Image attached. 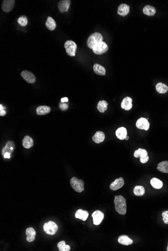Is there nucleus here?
<instances>
[{"label":"nucleus","mask_w":168,"mask_h":251,"mask_svg":"<svg viewBox=\"0 0 168 251\" xmlns=\"http://www.w3.org/2000/svg\"><path fill=\"white\" fill-rule=\"evenodd\" d=\"M115 209L117 213L124 215L126 213V199L122 195L115 196Z\"/></svg>","instance_id":"1"},{"label":"nucleus","mask_w":168,"mask_h":251,"mask_svg":"<svg viewBox=\"0 0 168 251\" xmlns=\"http://www.w3.org/2000/svg\"><path fill=\"white\" fill-rule=\"evenodd\" d=\"M103 36L100 33L95 32L89 37L87 40V44L89 48L92 49L95 45L103 41Z\"/></svg>","instance_id":"2"},{"label":"nucleus","mask_w":168,"mask_h":251,"mask_svg":"<svg viewBox=\"0 0 168 251\" xmlns=\"http://www.w3.org/2000/svg\"><path fill=\"white\" fill-rule=\"evenodd\" d=\"M70 184L76 192L80 193L85 190L84 181L82 180H79L77 177H72L70 180Z\"/></svg>","instance_id":"3"},{"label":"nucleus","mask_w":168,"mask_h":251,"mask_svg":"<svg viewBox=\"0 0 168 251\" xmlns=\"http://www.w3.org/2000/svg\"><path fill=\"white\" fill-rule=\"evenodd\" d=\"M66 53L69 56L74 57L76 55V51L77 46L76 43L72 40H68L64 44Z\"/></svg>","instance_id":"4"},{"label":"nucleus","mask_w":168,"mask_h":251,"mask_svg":"<svg viewBox=\"0 0 168 251\" xmlns=\"http://www.w3.org/2000/svg\"><path fill=\"white\" fill-rule=\"evenodd\" d=\"M43 228L44 232L48 235H54L58 231V226L54 222L49 221L44 224Z\"/></svg>","instance_id":"5"},{"label":"nucleus","mask_w":168,"mask_h":251,"mask_svg":"<svg viewBox=\"0 0 168 251\" xmlns=\"http://www.w3.org/2000/svg\"><path fill=\"white\" fill-rule=\"evenodd\" d=\"M134 156L135 158L140 157V161L142 164H146L149 160L147 151L145 149H138L134 153Z\"/></svg>","instance_id":"6"},{"label":"nucleus","mask_w":168,"mask_h":251,"mask_svg":"<svg viewBox=\"0 0 168 251\" xmlns=\"http://www.w3.org/2000/svg\"><path fill=\"white\" fill-rule=\"evenodd\" d=\"M92 50L93 52L96 54H102L107 51L108 50V46L106 43L102 41L95 45L93 48Z\"/></svg>","instance_id":"7"},{"label":"nucleus","mask_w":168,"mask_h":251,"mask_svg":"<svg viewBox=\"0 0 168 251\" xmlns=\"http://www.w3.org/2000/svg\"><path fill=\"white\" fill-rule=\"evenodd\" d=\"M21 76L24 80L29 83H34L36 81V77L33 73L27 70H24L21 73Z\"/></svg>","instance_id":"8"},{"label":"nucleus","mask_w":168,"mask_h":251,"mask_svg":"<svg viewBox=\"0 0 168 251\" xmlns=\"http://www.w3.org/2000/svg\"><path fill=\"white\" fill-rule=\"evenodd\" d=\"M136 127L138 129L147 131L150 128V123L147 119L140 118L136 122Z\"/></svg>","instance_id":"9"},{"label":"nucleus","mask_w":168,"mask_h":251,"mask_svg":"<svg viewBox=\"0 0 168 251\" xmlns=\"http://www.w3.org/2000/svg\"><path fill=\"white\" fill-rule=\"evenodd\" d=\"M14 0H4L2 4V9L3 12L8 13L13 10L15 5Z\"/></svg>","instance_id":"10"},{"label":"nucleus","mask_w":168,"mask_h":251,"mask_svg":"<svg viewBox=\"0 0 168 251\" xmlns=\"http://www.w3.org/2000/svg\"><path fill=\"white\" fill-rule=\"evenodd\" d=\"M93 218V223L95 225H99L103 220L104 215L103 213L100 210H96L92 214Z\"/></svg>","instance_id":"11"},{"label":"nucleus","mask_w":168,"mask_h":251,"mask_svg":"<svg viewBox=\"0 0 168 251\" xmlns=\"http://www.w3.org/2000/svg\"><path fill=\"white\" fill-rule=\"evenodd\" d=\"M124 180L122 177H119L118 179H116L114 182L112 183L110 186V188L114 191L120 189L124 186Z\"/></svg>","instance_id":"12"},{"label":"nucleus","mask_w":168,"mask_h":251,"mask_svg":"<svg viewBox=\"0 0 168 251\" xmlns=\"http://www.w3.org/2000/svg\"><path fill=\"white\" fill-rule=\"evenodd\" d=\"M70 4V0H61L58 4V8L61 13L66 12L69 10Z\"/></svg>","instance_id":"13"},{"label":"nucleus","mask_w":168,"mask_h":251,"mask_svg":"<svg viewBox=\"0 0 168 251\" xmlns=\"http://www.w3.org/2000/svg\"><path fill=\"white\" fill-rule=\"evenodd\" d=\"M132 99L130 97H126L123 99L121 103V108L125 110H130L132 107Z\"/></svg>","instance_id":"14"},{"label":"nucleus","mask_w":168,"mask_h":251,"mask_svg":"<svg viewBox=\"0 0 168 251\" xmlns=\"http://www.w3.org/2000/svg\"><path fill=\"white\" fill-rule=\"evenodd\" d=\"M15 148V145L14 142L13 141H8L6 143V146L2 149V156H4L5 153H10L12 154L13 152H14Z\"/></svg>","instance_id":"15"},{"label":"nucleus","mask_w":168,"mask_h":251,"mask_svg":"<svg viewBox=\"0 0 168 251\" xmlns=\"http://www.w3.org/2000/svg\"><path fill=\"white\" fill-rule=\"evenodd\" d=\"M130 6L127 5L126 4H121L119 6L117 10V13L119 15L121 16H126L128 15L130 12Z\"/></svg>","instance_id":"16"},{"label":"nucleus","mask_w":168,"mask_h":251,"mask_svg":"<svg viewBox=\"0 0 168 251\" xmlns=\"http://www.w3.org/2000/svg\"><path fill=\"white\" fill-rule=\"evenodd\" d=\"M26 240L28 242H32L34 240L36 236V232L33 228H28L26 230Z\"/></svg>","instance_id":"17"},{"label":"nucleus","mask_w":168,"mask_h":251,"mask_svg":"<svg viewBox=\"0 0 168 251\" xmlns=\"http://www.w3.org/2000/svg\"><path fill=\"white\" fill-rule=\"evenodd\" d=\"M105 137V134L102 131H98L93 137L92 140L96 143H100L103 142Z\"/></svg>","instance_id":"18"},{"label":"nucleus","mask_w":168,"mask_h":251,"mask_svg":"<svg viewBox=\"0 0 168 251\" xmlns=\"http://www.w3.org/2000/svg\"><path fill=\"white\" fill-rule=\"evenodd\" d=\"M116 136L120 140H124L126 137L127 130L125 127H121L118 128L115 132Z\"/></svg>","instance_id":"19"},{"label":"nucleus","mask_w":168,"mask_h":251,"mask_svg":"<svg viewBox=\"0 0 168 251\" xmlns=\"http://www.w3.org/2000/svg\"><path fill=\"white\" fill-rule=\"evenodd\" d=\"M118 241L120 244L125 245V246H128V245L132 244L133 243V240L132 239H130L126 235H121L119 237Z\"/></svg>","instance_id":"20"},{"label":"nucleus","mask_w":168,"mask_h":251,"mask_svg":"<svg viewBox=\"0 0 168 251\" xmlns=\"http://www.w3.org/2000/svg\"><path fill=\"white\" fill-rule=\"evenodd\" d=\"M34 141L32 138L28 135L25 136L22 141V145L25 149H29L33 146Z\"/></svg>","instance_id":"21"},{"label":"nucleus","mask_w":168,"mask_h":251,"mask_svg":"<svg viewBox=\"0 0 168 251\" xmlns=\"http://www.w3.org/2000/svg\"><path fill=\"white\" fill-rule=\"evenodd\" d=\"M89 216L88 212L86 210H82L81 209L78 210L75 214L76 218H79L83 221H85Z\"/></svg>","instance_id":"22"},{"label":"nucleus","mask_w":168,"mask_h":251,"mask_svg":"<svg viewBox=\"0 0 168 251\" xmlns=\"http://www.w3.org/2000/svg\"><path fill=\"white\" fill-rule=\"evenodd\" d=\"M93 70H94L95 73L97 75H100V76L105 75L106 70L103 66L101 65L100 64H97V63L94 64L93 66Z\"/></svg>","instance_id":"23"},{"label":"nucleus","mask_w":168,"mask_h":251,"mask_svg":"<svg viewBox=\"0 0 168 251\" xmlns=\"http://www.w3.org/2000/svg\"><path fill=\"white\" fill-rule=\"evenodd\" d=\"M50 112V108L48 106H40L36 109V114L38 115H43Z\"/></svg>","instance_id":"24"},{"label":"nucleus","mask_w":168,"mask_h":251,"mask_svg":"<svg viewBox=\"0 0 168 251\" xmlns=\"http://www.w3.org/2000/svg\"><path fill=\"white\" fill-rule=\"evenodd\" d=\"M143 14L149 16H153L156 14V9L152 6L146 5L143 8Z\"/></svg>","instance_id":"25"},{"label":"nucleus","mask_w":168,"mask_h":251,"mask_svg":"<svg viewBox=\"0 0 168 251\" xmlns=\"http://www.w3.org/2000/svg\"><path fill=\"white\" fill-rule=\"evenodd\" d=\"M46 26L48 30L54 31L57 27V24L53 18H51V17H48L46 23Z\"/></svg>","instance_id":"26"},{"label":"nucleus","mask_w":168,"mask_h":251,"mask_svg":"<svg viewBox=\"0 0 168 251\" xmlns=\"http://www.w3.org/2000/svg\"><path fill=\"white\" fill-rule=\"evenodd\" d=\"M158 170L163 173H168V161L160 162L157 167Z\"/></svg>","instance_id":"27"},{"label":"nucleus","mask_w":168,"mask_h":251,"mask_svg":"<svg viewBox=\"0 0 168 251\" xmlns=\"http://www.w3.org/2000/svg\"><path fill=\"white\" fill-rule=\"evenodd\" d=\"M156 88L158 92L160 94H164L168 91V86L161 82L156 84Z\"/></svg>","instance_id":"28"},{"label":"nucleus","mask_w":168,"mask_h":251,"mask_svg":"<svg viewBox=\"0 0 168 251\" xmlns=\"http://www.w3.org/2000/svg\"><path fill=\"white\" fill-rule=\"evenodd\" d=\"M150 184L154 188L156 189H160L163 187V182L156 177L153 178L150 180Z\"/></svg>","instance_id":"29"},{"label":"nucleus","mask_w":168,"mask_h":251,"mask_svg":"<svg viewBox=\"0 0 168 251\" xmlns=\"http://www.w3.org/2000/svg\"><path fill=\"white\" fill-rule=\"evenodd\" d=\"M108 103L105 100H102L98 102L97 109L101 113H104L107 110Z\"/></svg>","instance_id":"30"},{"label":"nucleus","mask_w":168,"mask_h":251,"mask_svg":"<svg viewBox=\"0 0 168 251\" xmlns=\"http://www.w3.org/2000/svg\"><path fill=\"white\" fill-rule=\"evenodd\" d=\"M134 193L137 196H142L145 193V189L143 187L137 186L134 189Z\"/></svg>","instance_id":"31"},{"label":"nucleus","mask_w":168,"mask_h":251,"mask_svg":"<svg viewBox=\"0 0 168 251\" xmlns=\"http://www.w3.org/2000/svg\"><path fill=\"white\" fill-rule=\"evenodd\" d=\"M58 247L59 251H69L70 249V247L66 244V242L64 241H59L58 244Z\"/></svg>","instance_id":"32"},{"label":"nucleus","mask_w":168,"mask_h":251,"mask_svg":"<svg viewBox=\"0 0 168 251\" xmlns=\"http://www.w3.org/2000/svg\"><path fill=\"white\" fill-rule=\"evenodd\" d=\"M17 22L20 26H22V27H25V26L27 25V18L25 16H21L19 18H18Z\"/></svg>","instance_id":"33"},{"label":"nucleus","mask_w":168,"mask_h":251,"mask_svg":"<svg viewBox=\"0 0 168 251\" xmlns=\"http://www.w3.org/2000/svg\"><path fill=\"white\" fill-rule=\"evenodd\" d=\"M162 217H163V220L164 223L166 224H168V210L164 211L162 213Z\"/></svg>","instance_id":"34"},{"label":"nucleus","mask_w":168,"mask_h":251,"mask_svg":"<svg viewBox=\"0 0 168 251\" xmlns=\"http://www.w3.org/2000/svg\"><path fill=\"white\" fill-rule=\"evenodd\" d=\"M59 107L62 110H66L69 108V106L66 104L64 103H61L59 104Z\"/></svg>","instance_id":"35"},{"label":"nucleus","mask_w":168,"mask_h":251,"mask_svg":"<svg viewBox=\"0 0 168 251\" xmlns=\"http://www.w3.org/2000/svg\"><path fill=\"white\" fill-rule=\"evenodd\" d=\"M4 108L5 107L3 106V105L2 104L0 105V116H5L6 114V112Z\"/></svg>","instance_id":"36"},{"label":"nucleus","mask_w":168,"mask_h":251,"mask_svg":"<svg viewBox=\"0 0 168 251\" xmlns=\"http://www.w3.org/2000/svg\"><path fill=\"white\" fill-rule=\"evenodd\" d=\"M11 153H5L4 155L3 156L5 158H10L11 157Z\"/></svg>","instance_id":"37"},{"label":"nucleus","mask_w":168,"mask_h":251,"mask_svg":"<svg viewBox=\"0 0 168 251\" xmlns=\"http://www.w3.org/2000/svg\"><path fill=\"white\" fill-rule=\"evenodd\" d=\"M68 100L69 99H68V97H63L61 99V102L62 103L66 102H68Z\"/></svg>","instance_id":"38"},{"label":"nucleus","mask_w":168,"mask_h":251,"mask_svg":"<svg viewBox=\"0 0 168 251\" xmlns=\"http://www.w3.org/2000/svg\"><path fill=\"white\" fill-rule=\"evenodd\" d=\"M128 139H129V137L127 135L126 137V138H125V140H126V141H127Z\"/></svg>","instance_id":"39"},{"label":"nucleus","mask_w":168,"mask_h":251,"mask_svg":"<svg viewBox=\"0 0 168 251\" xmlns=\"http://www.w3.org/2000/svg\"><path fill=\"white\" fill-rule=\"evenodd\" d=\"M167 251H168V247H167Z\"/></svg>","instance_id":"40"}]
</instances>
